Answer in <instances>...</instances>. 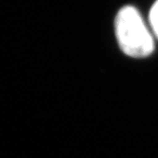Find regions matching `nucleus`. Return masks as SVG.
I'll return each instance as SVG.
<instances>
[{
  "instance_id": "1",
  "label": "nucleus",
  "mask_w": 158,
  "mask_h": 158,
  "mask_svg": "<svg viewBox=\"0 0 158 158\" xmlns=\"http://www.w3.org/2000/svg\"><path fill=\"white\" fill-rule=\"evenodd\" d=\"M115 35L120 49L131 57H147L154 50L151 33L139 12L132 6H125L118 12L115 18Z\"/></svg>"
},
{
  "instance_id": "2",
  "label": "nucleus",
  "mask_w": 158,
  "mask_h": 158,
  "mask_svg": "<svg viewBox=\"0 0 158 158\" xmlns=\"http://www.w3.org/2000/svg\"><path fill=\"white\" fill-rule=\"evenodd\" d=\"M149 19L152 31L155 33L156 37L158 38V0H156L150 10Z\"/></svg>"
}]
</instances>
